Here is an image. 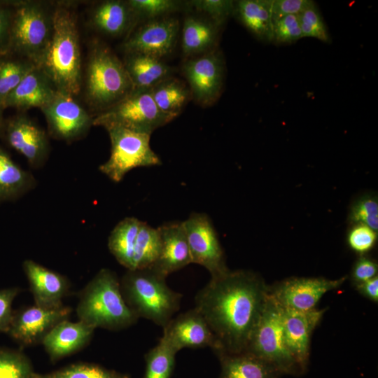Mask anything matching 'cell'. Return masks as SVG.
I'll use <instances>...</instances> for the list:
<instances>
[{
	"mask_svg": "<svg viewBox=\"0 0 378 378\" xmlns=\"http://www.w3.org/2000/svg\"><path fill=\"white\" fill-rule=\"evenodd\" d=\"M268 295L269 286L257 274L230 270L211 277L197 292L195 308L216 337L220 346L218 351H245Z\"/></svg>",
	"mask_w": 378,
	"mask_h": 378,
	"instance_id": "6da1fadb",
	"label": "cell"
},
{
	"mask_svg": "<svg viewBox=\"0 0 378 378\" xmlns=\"http://www.w3.org/2000/svg\"><path fill=\"white\" fill-rule=\"evenodd\" d=\"M81 59L78 30L68 7L53 10V28L49 44L36 66L41 69L59 92L72 97L80 90Z\"/></svg>",
	"mask_w": 378,
	"mask_h": 378,
	"instance_id": "7a4b0ae2",
	"label": "cell"
},
{
	"mask_svg": "<svg viewBox=\"0 0 378 378\" xmlns=\"http://www.w3.org/2000/svg\"><path fill=\"white\" fill-rule=\"evenodd\" d=\"M78 298V320L95 328L120 330L139 319L123 298L120 279L109 269H101L80 291Z\"/></svg>",
	"mask_w": 378,
	"mask_h": 378,
	"instance_id": "3957f363",
	"label": "cell"
},
{
	"mask_svg": "<svg viewBox=\"0 0 378 378\" xmlns=\"http://www.w3.org/2000/svg\"><path fill=\"white\" fill-rule=\"evenodd\" d=\"M120 283L126 304L139 318L163 328L179 309L182 295L172 290L166 277L151 267L127 270Z\"/></svg>",
	"mask_w": 378,
	"mask_h": 378,
	"instance_id": "277c9868",
	"label": "cell"
},
{
	"mask_svg": "<svg viewBox=\"0 0 378 378\" xmlns=\"http://www.w3.org/2000/svg\"><path fill=\"white\" fill-rule=\"evenodd\" d=\"M134 90L122 62L106 46L92 50L85 75V94L90 104L101 113Z\"/></svg>",
	"mask_w": 378,
	"mask_h": 378,
	"instance_id": "5b68a950",
	"label": "cell"
},
{
	"mask_svg": "<svg viewBox=\"0 0 378 378\" xmlns=\"http://www.w3.org/2000/svg\"><path fill=\"white\" fill-rule=\"evenodd\" d=\"M53 10L41 2L23 1L12 15L9 46L35 65L50 41Z\"/></svg>",
	"mask_w": 378,
	"mask_h": 378,
	"instance_id": "8992f818",
	"label": "cell"
},
{
	"mask_svg": "<svg viewBox=\"0 0 378 378\" xmlns=\"http://www.w3.org/2000/svg\"><path fill=\"white\" fill-rule=\"evenodd\" d=\"M104 127L110 137L111 155L99 169L113 181H121L126 174L134 168L162 164L150 146V134L115 125Z\"/></svg>",
	"mask_w": 378,
	"mask_h": 378,
	"instance_id": "52a82bcc",
	"label": "cell"
},
{
	"mask_svg": "<svg viewBox=\"0 0 378 378\" xmlns=\"http://www.w3.org/2000/svg\"><path fill=\"white\" fill-rule=\"evenodd\" d=\"M282 312L283 308L268 295L263 311L250 336L245 351L266 361L279 372L291 373L295 372L299 365L284 342Z\"/></svg>",
	"mask_w": 378,
	"mask_h": 378,
	"instance_id": "ba28073f",
	"label": "cell"
},
{
	"mask_svg": "<svg viewBox=\"0 0 378 378\" xmlns=\"http://www.w3.org/2000/svg\"><path fill=\"white\" fill-rule=\"evenodd\" d=\"M172 120L159 110L151 88H134L122 99L93 118V125H115L150 135Z\"/></svg>",
	"mask_w": 378,
	"mask_h": 378,
	"instance_id": "9c48e42d",
	"label": "cell"
},
{
	"mask_svg": "<svg viewBox=\"0 0 378 378\" xmlns=\"http://www.w3.org/2000/svg\"><path fill=\"white\" fill-rule=\"evenodd\" d=\"M183 74L192 98L198 104L209 106L219 98L223 86L225 63L216 48L189 57L182 66Z\"/></svg>",
	"mask_w": 378,
	"mask_h": 378,
	"instance_id": "30bf717a",
	"label": "cell"
},
{
	"mask_svg": "<svg viewBox=\"0 0 378 378\" xmlns=\"http://www.w3.org/2000/svg\"><path fill=\"white\" fill-rule=\"evenodd\" d=\"M182 224L192 263L205 267L211 277L227 272L224 252L209 217L204 213H192Z\"/></svg>",
	"mask_w": 378,
	"mask_h": 378,
	"instance_id": "8fae6325",
	"label": "cell"
},
{
	"mask_svg": "<svg viewBox=\"0 0 378 378\" xmlns=\"http://www.w3.org/2000/svg\"><path fill=\"white\" fill-rule=\"evenodd\" d=\"M347 277H291L269 286V295L283 308L307 311L316 308L328 292L337 289Z\"/></svg>",
	"mask_w": 378,
	"mask_h": 378,
	"instance_id": "7c38bea8",
	"label": "cell"
},
{
	"mask_svg": "<svg viewBox=\"0 0 378 378\" xmlns=\"http://www.w3.org/2000/svg\"><path fill=\"white\" fill-rule=\"evenodd\" d=\"M57 92L41 108L50 134L59 140L72 141L83 136L93 125V118L74 99Z\"/></svg>",
	"mask_w": 378,
	"mask_h": 378,
	"instance_id": "4fadbf2b",
	"label": "cell"
},
{
	"mask_svg": "<svg viewBox=\"0 0 378 378\" xmlns=\"http://www.w3.org/2000/svg\"><path fill=\"white\" fill-rule=\"evenodd\" d=\"M177 18L167 16L146 21L124 42L125 53H141L157 58L170 54L179 31Z\"/></svg>",
	"mask_w": 378,
	"mask_h": 378,
	"instance_id": "5bb4252c",
	"label": "cell"
},
{
	"mask_svg": "<svg viewBox=\"0 0 378 378\" xmlns=\"http://www.w3.org/2000/svg\"><path fill=\"white\" fill-rule=\"evenodd\" d=\"M69 307L44 308L34 305L14 312L7 334L22 346L41 343L46 335L58 323L69 318Z\"/></svg>",
	"mask_w": 378,
	"mask_h": 378,
	"instance_id": "9a60e30c",
	"label": "cell"
},
{
	"mask_svg": "<svg viewBox=\"0 0 378 378\" xmlns=\"http://www.w3.org/2000/svg\"><path fill=\"white\" fill-rule=\"evenodd\" d=\"M161 339L176 353L183 348L210 347L214 353L220 350L211 328L195 308L172 318L163 328Z\"/></svg>",
	"mask_w": 378,
	"mask_h": 378,
	"instance_id": "2e32d148",
	"label": "cell"
},
{
	"mask_svg": "<svg viewBox=\"0 0 378 378\" xmlns=\"http://www.w3.org/2000/svg\"><path fill=\"white\" fill-rule=\"evenodd\" d=\"M327 309L307 311L283 309L282 326L286 346L300 368L308 361L312 333Z\"/></svg>",
	"mask_w": 378,
	"mask_h": 378,
	"instance_id": "e0dca14e",
	"label": "cell"
},
{
	"mask_svg": "<svg viewBox=\"0 0 378 378\" xmlns=\"http://www.w3.org/2000/svg\"><path fill=\"white\" fill-rule=\"evenodd\" d=\"M10 146L22 154L34 168L42 167L48 159L50 146L43 130L24 115L12 118L6 127Z\"/></svg>",
	"mask_w": 378,
	"mask_h": 378,
	"instance_id": "ac0fdd59",
	"label": "cell"
},
{
	"mask_svg": "<svg viewBox=\"0 0 378 378\" xmlns=\"http://www.w3.org/2000/svg\"><path fill=\"white\" fill-rule=\"evenodd\" d=\"M23 270L35 305L44 308H57L63 305L62 300L70 288L67 278L32 260L24 261Z\"/></svg>",
	"mask_w": 378,
	"mask_h": 378,
	"instance_id": "d6986e66",
	"label": "cell"
},
{
	"mask_svg": "<svg viewBox=\"0 0 378 378\" xmlns=\"http://www.w3.org/2000/svg\"><path fill=\"white\" fill-rule=\"evenodd\" d=\"M96 328L81 321L64 319L54 326L43 338V344L52 361L71 355L85 347Z\"/></svg>",
	"mask_w": 378,
	"mask_h": 378,
	"instance_id": "ffe728a7",
	"label": "cell"
},
{
	"mask_svg": "<svg viewBox=\"0 0 378 378\" xmlns=\"http://www.w3.org/2000/svg\"><path fill=\"white\" fill-rule=\"evenodd\" d=\"M158 229L161 249L151 268L167 278L169 274L192 263V258L182 222L167 223Z\"/></svg>",
	"mask_w": 378,
	"mask_h": 378,
	"instance_id": "44dd1931",
	"label": "cell"
},
{
	"mask_svg": "<svg viewBox=\"0 0 378 378\" xmlns=\"http://www.w3.org/2000/svg\"><path fill=\"white\" fill-rule=\"evenodd\" d=\"M57 92L43 71L35 66L6 97L3 107L41 108L52 99Z\"/></svg>",
	"mask_w": 378,
	"mask_h": 378,
	"instance_id": "7402d4cb",
	"label": "cell"
},
{
	"mask_svg": "<svg viewBox=\"0 0 378 378\" xmlns=\"http://www.w3.org/2000/svg\"><path fill=\"white\" fill-rule=\"evenodd\" d=\"M219 30L220 27L204 16L187 15L181 34L183 55L192 57L215 49Z\"/></svg>",
	"mask_w": 378,
	"mask_h": 378,
	"instance_id": "603a6c76",
	"label": "cell"
},
{
	"mask_svg": "<svg viewBox=\"0 0 378 378\" xmlns=\"http://www.w3.org/2000/svg\"><path fill=\"white\" fill-rule=\"evenodd\" d=\"M92 25L100 32L121 36L137 23L127 1L107 0L98 4L92 13Z\"/></svg>",
	"mask_w": 378,
	"mask_h": 378,
	"instance_id": "cb8c5ba5",
	"label": "cell"
},
{
	"mask_svg": "<svg viewBox=\"0 0 378 378\" xmlns=\"http://www.w3.org/2000/svg\"><path fill=\"white\" fill-rule=\"evenodd\" d=\"M272 0L234 1L233 16L257 39L272 42Z\"/></svg>",
	"mask_w": 378,
	"mask_h": 378,
	"instance_id": "d4e9b609",
	"label": "cell"
},
{
	"mask_svg": "<svg viewBox=\"0 0 378 378\" xmlns=\"http://www.w3.org/2000/svg\"><path fill=\"white\" fill-rule=\"evenodd\" d=\"M122 63L134 88H151L172 76L173 68L162 59L141 53H125Z\"/></svg>",
	"mask_w": 378,
	"mask_h": 378,
	"instance_id": "484cf974",
	"label": "cell"
},
{
	"mask_svg": "<svg viewBox=\"0 0 378 378\" xmlns=\"http://www.w3.org/2000/svg\"><path fill=\"white\" fill-rule=\"evenodd\" d=\"M216 354L221 364L220 378H275L280 373L272 365L246 351H218Z\"/></svg>",
	"mask_w": 378,
	"mask_h": 378,
	"instance_id": "4316f807",
	"label": "cell"
},
{
	"mask_svg": "<svg viewBox=\"0 0 378 378\" xmlns=\"http://www.w3.org/2000/svg\"><path fill=\"white\" fill-rule=\"evenodd\" d=\"M36 185L32 174L17 164L0 148V201L13 200L31 190Z\"/></svg>",
	"mask_w": 378,
	"mask_h": 378,
	"instance_id": "83f0119b",
	"label": "cell"
},
{
	"mask_svg": "<svg viewBox=\"0 0 378 378\" xmlns=\"http://www.w3.org/2000/svg\"><path fill=\"white\" fill-rule=\"evenodd\" d=\"M141 222L134 217L125 218L115 226L108 237L110 252L127 270L133 269L134 250Z\"/></svg>",
	"mask_w": 378,
	"mask_h": 378,
	"instance_id": "f1b7e54d",
	"label": "cell"
},
{
	"mask_svg": "<svg viewBox=\"0 0 378 378\" xmlns=\"http://www.w3.org/2000/svg\"><path fill=\"white\" fill-rule=\"evenodd\" d=\"M151 94L159 110L172 119L181 113L191 98L186 83L172 76L152 87Z\"/></svg>",
	"mask_w": 378,
	"mask_h": 378,
	"instance_id": "f546056e",
	"label": "cell"
},
{
	"mask_svg": "<svg viewBox=\"0 0 378 378\" xmlns=\"http://www.w3.org/2000/svg\"><path fill=\"white\" fill-rule=\"evenodd\" d=\"M161 249V239L158 228L141 222L134 250L133 269L152 267L158 260Z\"/></svg>",
	"mask_w": 378,
	"mask_h": 378,
	"instance_id": "4dcf8cb0",
	"label": "cell"
},
{
	"mask_svg": "<svg viewBox=\"0 0 378 378\" xmlns=\"http://www.w3.org/2000/svg\"><path fill=\"white\" fill-rule=\"evenodd\" d=\"M136 22L169 16L170 14L191 8L190 1L176 0H128Z\"/></svg>",
	"mask_w": 378,
	"mask_h": 378,
	"instance_id": "1f68e13d",
	"label": "cell"
},
{
	"mask_svg": "<svg viewBox=\"0 0 378 378\" xmlns=\"http://www.w3.org/2000/svg\"><path fill=\"white\" fill-rule=\"evenodd\" d=\"M35 66L27 59H0V106L1 108H4L3 105L6 97Z\"/></svg>",
	"mask_w": 378,
	"mask_h": 378,
	"instance_id": "d6a6232c",
	"label": "cell"
},
{
	"mask_svg": "<svg viewBox=\"0 0 378 378\" xmlns=\"http://www.w3.org/2000/svg\"><path fill=\"white\" fill-rule=\"evenodd\" d=\"M176 354L160 338L159 343L146 354L144 378H169L174 369Z\"/></svg>",
	"mask_w": 378,
	"mask_h": 378,
	"instance_id": "836d02e7",
	"label": "cell"
},
{
	"mask_svg": "<svg viewBox=\"0 0 378 378\" xmlns=\"http://www.w3.org/2000/svg\"><path fill=\"white\" fill-rule=\"evenodd\" d=\"M32 378H129L127 375L108 370L100 365L78 363L59 370L39 374L34 372Z\"/></svg>",
	"mask_w": 378,
	"mask_h": 378,
	"instance_id": "e575fe53",
	"label": "cell"
},
{
	"mask_svg": "<svg viewBox=\"0 0 378 378\" xmlns=\"http://www.w3.org/2000/svg\"><path fill=\"white\" fill-rule=\"evenodd\" d=\"M29 359L21 351L0 348V378H32Z\"/></svg>",
	"mask_w": 378,
	"mask_h": 378,
	"instance_id": "d590c367",
	"label": "cell"
},
{
	"mask_svg": "<svg viewBox=\"0 0 378 378\" xmlns=\"http://www.w3.org/2000/svg\"><path fill=\"white\" fill-rule=\"evenodd\" d=\"M349 220L352 224L365 225L376 232L378 230V201L374 195H365L351 206Z\"/></svg>",
	"mask_w": 378,
	"mask_h": 378,
	"instance_id": "8d00e7d4",
	"label": "cell"
},
{
	"mask_svg": "<svg viewBox=\"0 0 378 378\" xmlns=\"http://www.w3.org/2000/svg\"><path fill=\"white\" fill-rule=\"evenodd\" d=\"M302 37H311L330 43L327 26L316 4L312 2L300 14Z\"/></svg>",
	"mask_w": 378,
	"mask_h": 378,
	"instance_id": "74e56055",
	"label": "cell"
},
{
	"mask_svg": "<svg viewBox=\"0 0 378 378\" xmlns=\"http://www.w3.org/2000/svg\"><path fill=\"white\" fill-rule=\"evenodd\" d=\"M191 8L204 14L218 27H221L233 16L234 1L232 0H193L190 1Z\"/></svg>",
	"mask_w": 378,
	"mask_h": 378,
	"instance_id": "f35d334b",
	"label": "cell"
},
{
	"mask_svg": "<svg viewBox=\"0 0 378 378\" xmlns=\"http://www.w3.org/2000/svg\"><path fill=\"white\" fill-rule=\"evenodd\" d=\"M302 37L300 15H289L273 22L272 42L276 45H288Z\"/></svg>",
	"mask_w": 378,
	"mask_h": 378,
	"instance_id": "ab89813d",
	"label": "cell"
},
{
	"mask_svg": "<svg viewBox=\"0 0 378 378\" xmlns=\"http://www.w3.org/2000/svg\"><path fill=\"white\" fill-rule=\"evenodd\" d=\"M377 240V232L363 224H352L346 235L349 248L358 255H367L371 251Z\"/></svg>",
	"mask_w": 378,
	"mask_h": 378,
	"instance_id": "60d3db41",
	"label": "cell"
},
{
	"mask_svg": "<svg viewBox=\"0 0 378 378\" xmlns=\"http://www.w3.org/2000/svg\"><path fill=\"white\" fill-rule=\"evenodd\" d=\"M378 264L377 261L366 255H359L355 261L351 273L352 285L363 283L377 276Z\"/></svg>",
	"mask_w": 378,
	"mask_h": 378,
	"instance_id": "b9f144b4",
	"label": "cell"
},
{
	"mask_svg": "<svg viewBox=\"0 0 378 378\" xmlns=\"http://www.w3.org/2000/svg\"><path fill=\"white\" fill-rule=\"evenodd\" d=\"M20 292L17 287L0 290V332L8 331L14 314L12 304Z\"/></svg>",
	"mask_w": 378,
	"mask_h": 378,
	"instance_id": "7bdbcfd3",
	"label": "cell"
},
{
	"mask_svg": "<svg viewBox=\"0 0 378 378\" xmlns=\"http://www.w3.org/2000/svg\"><path fill=\"white\" fill-rule=\"evenodd\" d=\"M312 2L311 0H272V22L286 15H300Z\"/></svg>",
	"mask_w": 378,
	"mask_h": 378,
	"instance_id": "ee69618b",
	"label": "cell"
},
{
	"mask_svg": "<svg viewBox=\"0 0 378 378\" xmlns=\"http://www.w3.org/2000/svg\"><path fill=\"white\" fill-rule=\"evenodd\" d=\"M11 19L10 11L0 7V50L9 46Z\"/></svg>",
	"mask_w": 378,
	"mask_h": 378,
	"instance_id": "f6af8a7d",
	"label": "cell"
},
{
	"mask_svg": "<svg viewBox=\"0 0 378 378\" xmlns=\"http://www.w3.org/2000/svg\"><path fill=\"white\" fill-rule=\"evenodd\" d=\"M354 286L363 297L376 304L378 302V276Z\"/></svg>",
	"mask_w": 378,
	"mask_h": 378,
	"instance_id": "bcb514c9",
	"label": "cell"
},
{
	"mask_svg": "<svg viewBox=\"0 0 378 378\" xmlns=\"http://www.w3.org/2000/svg\"><path fill=\"white\" fill-rule=\"evenodd\" d=\"M4 108L0 106V129H1V125H2V110Z\"/></svg>",
	"mask_w": 378,
	"mask_h": 378,
	"instance_id": "7dc6e473",
	"label": "cell"
}]
</instances>
